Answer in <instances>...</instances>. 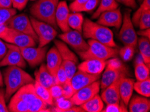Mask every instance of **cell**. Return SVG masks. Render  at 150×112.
Here are the masks:
<instances>
[{
	"mask_svg": "<svg viewBox=\"0 0 150 112\" xmlns=\"http://www.w3.org/2000/svg\"><path fill=\"white\" fill-rule=\"evenodd\" d=\"M4 83L6 85L5 97L6 101L22 87L35 83V79L30 74L18 67H8L4 70Z\"/></svg>",
	"mask_w": 150,
	"mask_h": 112,
	"instance_id": "1",
	"label": "cell"
},
{
	"mask_svg": "<svg viewBox=\"0 0 150 112\" xmlns=\"http://www.w3.org/2000/svg\"><path fill=\"white\" fill-rule=\"evenodd\" d=\"M82 32L85 38L98 41L109 47H118L110 29L97 22H94L88 18H86L83 21Z\"/></svg>",
	"mask_w": 150,
	"mask_h": 112,
	"instance_id": "2",
	"label": "cell"
},
{
	"mask_svg": "<svg viewBox=\"0 0 150 112\" xmlns=\"http://www.w3.org/2000/svg\"><path fill=\"white\" fill-rule=\"evenodd\" d=\"M59 0H37L30 8V13L33 18L57 28L55 13Z\"/></svg>",
	"mask_w": 150,
	"mask_h": 112,
	"instance_id": "3",
	"label": "cell"
},
{
	"mask_svg": "<svg viewBox=\"0 0 150 112\" xmlns=\"http://www.w3.org/2000/svg\"><path fill=\"white\" fill-rule=\"evenodd\" d=\"M88 44V49L86 51L78 53V55L83 61L87 59L107 61L111 58L117 57L119 54V49L117 48L109 47L98 41L89 39Z\"/></svg>",
	"mask_w": 150,
	"mask_h": 112,
	"instance_id": "4",
	"label": "cell"
},
{
	"mask_svg": "<svg viewBox=\"0 0 150 112\" xmlns=\"http://www.w3.org/2000/svg\"><path fill=\"white\" fill-rule=\"evenodd\" d=\"M127 68L121 61L117 57L108 59L100 80V89H104L120 77H127Z\"/></svg>",
	"mask_w": 150,
	"mask_h": 112,
	"instance_id": "5",
	"label": "cell"
},
{
	"mask_svg": "<svg viewBox=\"0 0 150 112\" xmlns=\"http://www.w3.org/2000/svg\"><path fill=\"white\" fill-rule=\"evenodd\" d=\"M0 38L6 43L17 46L19 48L36 46V42L26 34L9 28L6 25L0 26Z\"/></svg>",
	"mask_w": 150,
	"mask_h": 112,
	"instance_id": "6",
	"label": "cell"
},
{
	"mask_svg": "<svg viewBox=\"0 0 150 112\" xmlns=\"http://www.w3.org/2000/svg\"><path fill=\"white\" fill-rule=\"evenodd\" d=\"M54 45L59 52L62 59L61 65L65 68L67 75L68 81H70L78 69V66H77L78 63V57L63 41L54 40Z\"/></svg>",
	"mask_w": 150,
	"mask_h": 112,
	"instance_id": "7",
	"label": "cell"
},
{
	"mask_svg": "<svg viewBox=\"0 0 150 112\" xmlns=\"http://www.w3.org/2000/svg\"><path fill=\"white\" fill-rule=\"evenodd\" d=\"M30 21L38 36V47H44L53 40L57 35L56 29L51 25L31 17Z\"/></svg>",
	"mask_w": 150,
	"mask_h": 112,
	"instance_id": "8",
	"label": "cell"
},
{
	"mask_svg": "<svg viewBox=\"0 0 150 112\" xmlns=\"http://www.w3.org/2000/svg\"><path fill=\"white\" fill-rule=\"evenodd\" d=\"M120 40L124 45H130L136 48L137 46V34L131 21V13L127 11L122 18V22L119 34Z\"/></svg>",
	"mask_w": 150,
	"mask_h": 112,
	"instance_id": "9",
	"label": "cell"
},
{
	"mask_svg": "<svg viewBox=\"0 0 150 112\" xmlns=\"http://www.w3.org/2000/svg\"><path fill=\"white\" fill-rule=\"evenodd\" d=\"M6 26L30 36L36 42H38V36L33 28L30 19L24 13L13 15L7 22Z\"/></svg>",
	"mask_w": 150,
	"mask_h": 112,
	"instance_id": "10",
	"label": "cell"
},
{
	"mask_svg": "<svg viewBox=\"0 0 150 112\" xmlns=\"http://www.w3.org/2000/svg\"><path fill=\"white\" fill-rule=\"evenodd\" d=\"M8 46L5 56L0 61V67H18L24 68L26 67V62L20 52V48L17 46L6 43Z\"/></svg>",
	"mask_w": 150,
	"mask_h": 112,
	"instance_id": "11",
	"label": "cell"
},
{
	"mask_svg": "<svg viewBox=\"0 0 150 112\" xmlns=\"http://www.w3.org/2000/svg\"><path fill=\"white\" fill-rule=\"evenodd\" d=\"M20 52L24 60L28 63L30 67L34 68L42 64L46 58L47 47L27 46L20 48Z\"/></svg>",
	"mask_w": 150,
	"mask_h": 112,
	"instance_id": "12",
	"label": "cell"
},
{
	"mask_svg": "<svg viewBox=\"0 0 150 112\" xmlns=\"http://www.w3.org/2000/svg\"><path fill=\"white\" fill-rule=\"evenodd\" d=\"M59 39L71 46L75 51L83 52L88 49V44L83 39L81 33L77 30H70L63 32L59 36Z\"/></svg>",
	"mask_w": 150,
	"mask_h": 112,
	"instance_id": "13",
	"label": "cell"
},
{
	"mask_svg": "<svg viewBox=\"0 0 150 112\" xmlns=\"http://www.w3.org/2000/svg\"><path fill=\"white\" fill-rule=\"evenodd\" d=\"M100 89V81L97 80L92 83L76 91L70 99L74 106H80L94 96L98 94Z\"/></svg>",
	"mask_w": 150,
	"mask_h": 112,
	"instance_id": "14",
	"label": "cell"
},
{
	"mask_svg": "<svg viewBox=\"0 0 150 112\" xmlns=\"http://www.w3.org/2000/svg\"><path fill=\"white\" fill-rule=\"evenodd\" d=\"M97 23L106 27H114L119 29L122 22V15L120 9L105 11L98 17Z\"/></svg>",
	"mask_w": 150,
	"mask_h": 112,
	"instance_id": "15",
	"label": "cell"
},
{
	"mask_svg": "<svg viewBox=\"0 0 150 112\" xmlns=\"http://www.w3.org/2000/svg\"><path fill=\"white\" fill-rule=\"evenodd\" d=\"M101 75H91L87 73L78 70L70 80V83L75 91H78L93 82L99 80Z\"/></svg>",
	"mask_w": 150,
	"mask_h": 112,
	"instance_id": "16",
	"label": "cell"
},
{
	"mask_svg": "<svg viewBox=\"0 0 150 112\" xmlns=\"http://www.w3.org/2000/svg\"><path fill=\"white\" fill-rule=\"evenodd\" d=\"M69 6L65 1H59L55 13V20L57 27L63 32H65L71 30L68 25V18L69 15Z\"/></svg>",
	"mask_w": 150,
	"mask_h": 112,
	"instance_id": "17",
	"label": "cell"
},
{
	"mask_svg": "<svg viewBox=\"0 0 150 112\" xmlns=\"http://www.w3.org/2000/svg\"><path fill=\"white\" fill-rule=\"evenodd\" d=\"M106 61L98 59L84 60L78 66V70L91 75H101L106 67Z\"/></svg>",
	"mask_w": 150,
	"mask_h": 112,
	"instance_id": "18",
	"label": "cell"
},
{
	"mask_svg": "<svg viewBox=\"0 0 150 112\" xmlns=\"http://www.w3.org/2000/svg\"><path fill=\"white\" fill-rule=\"evenodd\" d=\"M120 77L112 83L109 85L105 89H104L100 95L101 99L106 104H115L120 101V97L119 94V84Z\"/></svg>",
	"mask_w": 150,
	"mask_h": 112,
	"instance_id": "19",
	"label": "cell"
},
{
	"mask_svg": "<svg viewBox=\"0 0 150 112\" xmlns=\"http://www.w3.org/2000/svg\"><path fill=\"white\" fill-rule=\"evenodd\" d=\"M46 67L49 73L55 78L57 72L62 64V59L56 46L52 47L46 54Z\"/></svg>",
	"mask_w": 150,
	"mask_h": 112,
	"instance_id": "20",
	"label": "cell"
},
{
	"mask_svg": "<svg viewBox=\"0 0 150 112\" xmlns=\"http://www.w3.org/2000/svg\"><path fill=\"white\" fill-rule=\"evenodd\" d=\"M135 80L127 77H122L119 84L120 100L127 106L133 95Z\"/></svg>",
	"mask_w": 150,
	"mask_h": 112,
	"instance_id": "21",
	"label": "cell"
},
{
	"mask_svg": "<svg viewBox=\"0 0 150 112\" xmlns=\"http://www.w3.org/2000/svg\"><path fill=\"white\" fill-rule=\"evenodd\" d=\"M127 106L130 112H149L150 101L142 95H134L131 97Z\"/></svg>",
	"mask_w": 150,
	"mask_h": 112,
	"instance_id": "22",
	"label": "cell"
},
{
	"mask_svg": "<svg viewBox=\"0 0 150 112\" xmlns=\"http://www.w3.org/2000/svg\"><path fill=\"white\" fill-rule=\"evenodd\" d=\"M35 81L47 89L56 83L55 78L49 73L45 64H41L38 70L35 71Z\"/></svg>",
	"mask_w": 150,
	"mask_h": 112,
	"instance_id": "23",
	"label": "cell"
},
{
	"mask_svg": "<svg viewBox=\"0 0 150 112\" xmlns=\"http://www.w3.org/2000/svg\"><path fill=\"white\" fill-rule=\"evenodd\" d=\"M80 107L84 111L87 112H100L104 108V102L98 94L81 105Z\"/></svg>",
	"mask_w": 150,
	"mask_h": 112,
	"instance_id": "24",
	"label": "cell"
},
{
	"mask_svg": "<svg viewBox=\"0 0 150 112\" xmlns=\"http://www.w3.org/2000/svg\"><path fill=\"white\" fill-rule=\"evenodd\" d=\"M135 62V75L137 81H142L150 78L149 67L143 61L142 57L138 56Z\"/></svg>",
	"mask_w": 150,
	"mask_h": 112,
	"instance_id": "25",
	"label": "cell"
},
{
	"mask_svg": "<svg viewBox=\"0 0 150 112\" xmlns=\"http://www.w3.org/2000/svg\"><path fill=\"white\" fill-rule=\"evenodd\" d=\"M140 56L145 64L149 67L150 65V42L147 38L142 37L137 40Z\"/></svg>",
	"mask_w": 150,
	"mask_h": 112,
	"instance_id": "26",
	"label": "cell"
},
{
	"mask_svg": "<svg viewBox=\"0 0 150 112\" xmlns=\"http://www.w3.org/2000/svg\"><path fill=\"white\" fill-rule=\"evenodd\" d=\"M9 111L12 112H28V105L27 103L16 95L10 99L8 105Z\"/></svg>",
	"mask_w": 150,
	"mask_h": 112,
	"instance_id": "27",
	"label": "cell"
},
{
	"mask_svg": "<svg viewBox=\"0 0 150 112\" xmlns=\"http://www.w3.org/2000/svg\"><path fill=\"white\" fill-rule=\"evenodd\" d=\"M34 85H35V89L36 95L40 99L43 100L45 102H46L48 106H53V99L50 93V91L49 89L45 87L42 86L41 84H40L38 81L35 80V83H34Z\"/></svg>",
	"mask_w": 150,
	"mask_h": 112,
	"instance_id": "28",
	"label": "cell"
},
{
	"mask_svg": "<svg viewBox=\"0 0 150 112\" xmlns=\"http://www.w3.org/2000/svg\"><path fill=\"white\" fill-rule=\"evenodd\" d=\"M119 8V4L116 0H100L98 7L92 14V19H97L101 13L105 11L115 10Z\"/></svg>",
	"mask_w": 150,
	"mask_h": 112,
	"instance_id": "29",
	"label": "cell"
},
{
	"mask_svg": "<svg viewBox=\"0 0 150 112\" xmlns=\"http://www.w3.org/2000/svg\"><path fill=\"white\" fill-rule=\"evenodd\" d=\"M83 16L80 12L69 13L68 18V25L69 28L82 32V28L83 24Z\"/></svg>",
	"mask_w": 150,
	"mask_h": 112,
	"instance_id": "30",
	"label": "cell"
},
{
	"mask_svg": "<svg viewBox=\"0 0 150 112\" xmlns=\"http://www.w3.org/2000/svg\"><path fill=\"white\" fill-rule=\"evenodd\" d=\"M134 90L145 97H150V78L134 83Z\"/></svg>",
	"mask_w": 150,
	"mask_h": 112,
	"instance_id": "31",
	"label": "cell"
},
{
	"mask_svg": "<svg viewBox=\"0 0 150 112\" xmlns=\"http://www.w3.org/2000/svg\"><path fill=\"white\" fill-rule=\"evenodd\" d=\"M53 106L54 107L51 109V111H60V112H67L69 109L74 106L70 99L61 97L58 99L54 100Z\"/></svg>",
	"mask_w": 150,
	"mask_h": 112,
	"instance_id": "32",
	"label": "cell"
},
{
	"mask_svg": "<svg viewBox=\"0 0 150 112\" xmlns=\"http://www.w3.org/2000/svg\"><path fill=\"white\" fill-rule=\"evenodd\" d=\"M149 10H150V0H142V3L140 5L139 8L133 13L132 18H131V21L134 26L138 27L139 21L142 15L145 11Z\"/></svg>",
	"mask_w": 150,
	"mask_h": 112,
	"instance_id": "33",
	"label": "cell"
},
{
	"mask_svg": "<svg viewBox=\"0 0 150 112\" xmlns=\"http://www.w3.org/2000/svg\"><path fill=\"white\" fill-rule=\"evenodd\" d=\"M16 14V10L14 8H0V26L6 25L10 19Z\"/></svg>",
	"mask_w": 150,
	"mask_h": 112,
	"instance_id": "34",
	"label": "cell"
},
{
	"mask_svg": "<svg viewBox=\"0 0 150 112\" xmlns=\"http://www.w3.org/2000/svg\"><path fill=\"white\" fill-rule=\"evenodd\" d=\"M135 48L130 45H124L121 49L119 50V54L122 60L125 62L130 61L133 58Z\"/></svg>",
	"mask_w": 150,
	"mask_h": 112,
	"instance_id": "35",
	"label": "cell"
},
{
	"mask_svg": "<svg viewBox=\"0 0 150 112\" xmlns=\"http://www.w3.org/2000/svg\"><path fill=\"white\" fill-rule=\"evenodd\" d=\"M107 106L105 109H102L103 112H127L128 111V108L125 104L122 102L121 100L119 103H115V104H106Z\"/></svg>",
	"mask_w": 150,
	"mask_h": 112,
	"instance_id": "36",
	"label": "cell"
},
{
	"mask_svg": "<svg viewBox=\"0 0 150 112\" xmlns=\"http://www.w3.org/2000/svg\"><path fill=\"white\" fill-rule=\"evenodd\" d=\"M138 27L140 30L148 29L150 27V10L143 13L139 21Z\"/></svg>",
	"mask_w": 150,
	"mask_h": 112,
	"instance_id": "37",
	"label": "cell"
},
{
	"mask_svg": "<svg viewBox=\"0 0 150 112\" xmlns=\"http://www.w3.org/2000/svg\"><path fill=\"white\" fill-rule=\"evenodd\" d=\"M56 84H59L60 85H64L67 81H68L67 75L66 71H65V68H63L62 65L60 66L56 74Z\"/></svg>",
	"mask_w": 150,
	"mask_h": 112,
	"instance_id": "38",
	"label": "cell"
},
{
	"mask_svg": "<svg viewBox=\"0 0 150 112\" xmlns=\"http://www.w3.org/2000/svg\"><path fill=\"white\" fill-rule=\"evenodd\" d=\"M50 93L54 100H55L61 97H63V87L62 85L59 84H54L49 89Z\"/></svg>",
	"mask_w": 150,
	"mask_h": 112,
	"instance_id": "39",
	"label": "cell"
},
{
	"mask_svg": "<svg viewBox=\"0 0 150 112\" xmlns=\"http://www.w3.org/2000/svg\"><path fill=\"white\" fill-rule=\"evenodd\" d=\"M100 0H88L81 9L79 11V12L81 11H86V12H92L96 9L98 6L99 5Z\"/></svg>",
	"mask_w": 150,
	"mask_h": 112,
	"instance_id": "40",
	"label": "cell"
},
{
	"mask_svg": "<svg viewBox=\"0 0 150 112\" xmlns=\"http://www.w3.org/2000/svg\"><path fill=\"white\" fill-rule=\"evenodd\" d=\"M63 87V97L66 99H71V97L76 91H74V88L72 87L70 81H67L64 85H62Z\"/></svg>",
	"mask_w": 150,
	"mask_h": 112,
	"instance_id": "41",
	"label": "cell"
},
{
	"mask_svg": "<svg viewBox=\"0 0 150 112\" xmlns=\"http://www.w3.org/2000/svg\"><path fill=\"white\" fill-rule=\"evenodd\" d=\"M87 1L88 0H74L69 6V10L72 12H79L81 8Z\"/></svg>",
	"mask_w": 150,
	"mask_h": 112,
	"instance_id": "42",
	"label": "cell"
},
{
	"mask_svg": "<svg viewBox=\"0 0 150 112\" xmlns=\"http://www.w3.org/2000/svg\"><path fill=\"white\" fill-rule=\"evenodd\" d=\"M9 109L6 105V100L5 97V90L0 89V112H8Z\"/></svg>",
	"mask_w": 150,
	"mask_h": 112,
	"instance_id": "43",
	"label": "cell"
},
{
	"mask_svg": "<svg viewBox=\"0 0 150 112\" xmlns=\"http://www.w3.org/2000/svg\"><path fill=\"white\" fill-rule=\"evenodd\" d=\"M13 8L18 10H22L28 4V0H11Z\"/></svg>",
	"mask_w": 150,
	"mask_h": 112,
	"instance_id": "44",
	"label": "cell"
},
{
	"mask_svg": "<svg viewBox=\"0 0 150 112\" xmlns=\"http://www.w3.org/2000/svg\"><path fill=\"white\" fill-rule=\"evenodd\" d=\"M118 4H121L129 8L135 9L137 8V3L135 0H116Z\"/></svg>",
	"mask_w": 150,
	"mask_h": 112,
	"instance_id": "45",
	"label": "cell"
},
{
	"mask_svg": "<svg viewBox=\"0 0 150 112\" xmlns=\"http://www.w3.org/2000/svg\"><path fill=\"white\" fill-rule=\"evenodd\" d=\"M7 51H8V46H7L6 43L4 42V41H2L0 38V61L5 56Z\"/></svg>",
	"mask_w": 150,
	"mask_h": 112,
	"instance_id": "46",
	"label": "cell"
},
{
	"mask_svg": "<svg viewBox=\"0 0 150 112\" xmlns=\"http://www.w3.org/2000/svg\"><path fill=\"white\" fill-rule=\"evenodd\" d=\"M12 6V4L11 0H0V8H10Z\"/></svg>",
	"mask_w": 150,
	"mask_h": 112,
	"instance_id": "47",
	"label": "cell"
},
{
	"mask_svg": "<svg viewBox=\"0 0 150 112\" xmlns=\"http://www.w3.org/2000/svg\"><path fill=\"white\" fill-rule=\"evenodd\" d=\"M138 35L142 36V37L144 38H147L149 39L150 38V30L149 28L148 29H145V30H140L137 33Z\"/></svg>",
	"mask_w": 150,
	"mask_h": 112,
	"instance_id": "48",
	"label": "cell"
},
{
	"mask_svg": "<svg viewBox=\"0 0 150 112\" xmlns=\"http://www.w3.org/2000/svg\"><path fill=\"white\" fill-rule=\"evenodd\" d=\"M80 111L83 112L84 111V110L80 106L79 107L78 106H74L73 107H71V108L68 109L67 112H80Z\"/></svg>",
	"mask_w": 150,
	"mask_h": 112,
	"instance_id": "49",
	"label": "cell"
},
{
	"mask_svg": "<svg viewBox=\"0 0 150 112\" xmlns=\"http://www.w3.org/2000/svg\"><path fill=\"white\" fill-rule=\"evenodd\" d=\"M4 86V77L2 75V73L0 70V87H2Z\"/></svg>",
	"mask_w": 150,
	"mask_h": 112,
	"instance_id": "50",
	"label": "cell"
},
{
	"mask_svg": "<svg viewBox=\"0 0 150 112\" xmlns=\"http://www.w3.org/2000/svg\"><path fill=\"white\" fill-rule=\"evenodd\" d=\"M31 1H35V0H31Z\"/></svg>",
	"mask_w": 150,
	"mask_h": 112,
	"instance_id": "51",
	"label": "cell"
},
{
	"mask_svg": "<svg viewBox=\"0 0 150 112\" xmlns=\"http://www.w3.org/2000/svg\"><path fill=\"white\" fill-rule=\"evenodd\" d=\"M139 1H142V0H139Z\"/></svg>",
	"mask_w": 150,
	"mask_h": 112,
	"instance_id": "52",
	"label": "cell"
}]
</instances>
